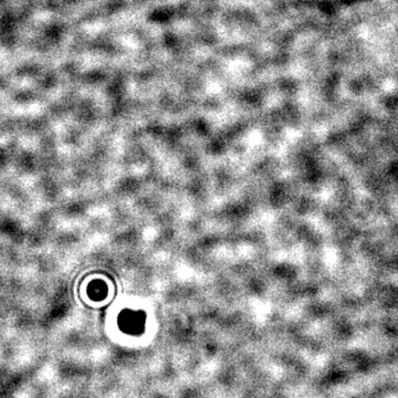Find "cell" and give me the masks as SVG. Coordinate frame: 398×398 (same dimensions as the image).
<instances>
[{"instance_id": "cell-1", "label": "cell", "mask_w": 398, "mask_h": 398, "mask_svg": "<svg viewBox=\"0 0 398 398\" xmlns=\"http://www.w3.org/2000/svg\"><path fill=\"white\" fill-rule=\"evenodd\" d=\"M120 327L126 333H142L145 328V315L143 312H123L120 316Z\"/></svg>"}]
</instances>
